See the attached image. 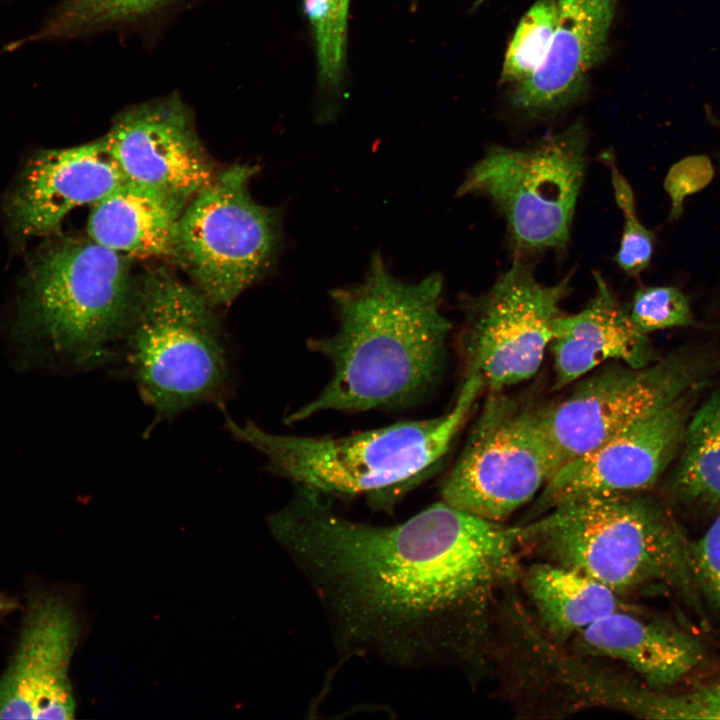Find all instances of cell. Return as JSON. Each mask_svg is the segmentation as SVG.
<instances>
[{
  "instance_id": "7c38bea8",
  "label": "cell",
  "mask_w": 720,
  "mask_h": 720,
  "mask_svg": "<svg viewBox=\"0 0 720 720\" xmlns=\"http://www.w3.org/2000/svg\"><path fill=\"white\" fill-rule=\"evenodd\" d=\"M571 274L552 285L539 282L522 258L478 296L462 300L459 336L464 377H479L488 391H504L539 370L562 314Z\"/></svg>"
},
{
  "instance_id": "7402d4cb",
  "label": "cell",
  "mask_w": 720,
  "mask_h": 720,
  "mask_svg": "<svg viewBox=\"0 0 720 720\" xmlns=\"http://www.w3.org/2000/svg\"><path fill=\"white\" fill-rule=\"evenodd\" d=\"M667 492L677 505L720 512V384L691 414Z\"/></svg>"
},
{
  "instance_id": "4dcf8cb0",
  "label": "cell",
  "mask_w": 720,
  "mask_h": 720,
  "mask_svg": "<svg viewBox=\"0 0 720 720\" xmlns=\"http://www.w3.org/2000/svg\"><path fill=\"white\" fill-rule=\"evenodd\" d=\"M16 607V603L8 598L0 596V614L11 611Z\"/></svg>"
},
{
  "instance_id": "ffe728a7",
  "label": "cell",
  "mask_w": 720,
  "mask_h": 720,
  "mask_svg": "<svg viewBox=\"0 0 720 720\" xmlns=\"http://www.w3.org/2000/svg\"><path fill=\"white\" fill-rule=\"evenodd\" d=\"M188 202L124 181L92 205L87 233L129 258L171 257Z\"/></svg>"
},
{
  "instance_id": "4fadbf2b",
  "label": "cell",
  "mask_w": 720,
  "mask_h": 720,
  "mask_svg": "<svg viewBox=\"0 0 720 720\" xmlns=\"http://www.w3.org/2000/svg\"><path fill=\"white\" fill-rule=\"evenodd\" d=\"M703 386L560 467L535 498L531 517L574 497L648 491L678 457Z\"/></svg>"
},
{
  "instance_id": "9a60e30c",
  "label": "cell",
  "mask_w": 720,
  "mask_h": 720,
  "mask_svg": "<svg viewBox=\"0 0 720 720\" xmlns=\"http://www.w3.org/2000/svg\"><path fill=\"white\" fill-rule=\"evenodd\" d=\"M80 622L63 594L29 593L15 652L0 677V719H71L75 699L68 670Z\"/></svg>"
},
{
  "instance_id": "44dd1931",
  "label": "cell",
  "mask_w": 720,
  "mask_h": 720,
  "mask_svg": "<svg viewBox=\"0 0 720 720\" xmlns=\"http://www.w3.org/2000/svg\"><path fill=\"white\" fill-rule=\"evenodd\" d=\"M520 580L536 611L534 619L559 645L605 616L631 609L601 582L546 560L523 568Z\"/></svg>"
},
{
  "instance_id": "ac0fdd59",
  "label": "cell",
  "mask_w": 720,
  "mask_h": 720,
  "mask_svg": "<svg viewBox=\"0 0 720 720\" xmlns=\"http://www.w3.org/2000/svg\"><path fill=\"white\" fill-rule=\"evenodd\" d=\"M557 4V24L546 56L514 92V104L527 112L567 105L606 50L615 0H557Z\"/></svg>"
},
{
  "instance_id": "6da1fadb",
  "label": "cell",
  "mask_w": 720,
  "mask_h": 720,
  "mask_svg": "<svg viewBox=\"0 0 720 720\" xmlns=\"http://www.w3.org/2000/svg\"><path fill=\"white\" fill-rule=\"evenodd\" d=\"M318 596L337 648L391 667L484 672L496 610L520 579V528L444 501L394 525L348 519L296 486L268 519Z\"/></svg>"
},
{
  "instance_id": "5b68a950",
  "label": "cell",
  "mask_w": 720,
  "mask_h": 720,
  "mask_svg": "<svg viewBox=\"0 0 720 720\" xmlns=\"http://www.w3.org/2000/svg\"><path fill=\"white\" fill-rule=\"evenodd\" d=\"M130 259L89 236L50 238L28 262L13 337L41 359L80 368L105 363L132 311Z\"/></svg>"
},
{
  "instance_id": "8992f818",
  "label": "cell",
  "mask_w": 720,
  "mask_h": 720,
  "mask_svg": "<svg viewBox=\"0 0 720 720\" xmlns=\"http://www.w3.org/2000/svg\"><path fill=\"white\" fill-rule=\"evenodd\" d=\"M212 307L164 267L135 282L121 350L143 400L160 418L221 400L229 389L230 355Z\"/></svg>"
},
{
  "instance_id": "277c9868",
  "label": "cell",
  "mask_w": 720,
  "mask_h": 720,
  "mask_svg": "<svg viewBox=\"0 0 720 720\" xmlns=\"http://www.w3.org/2000/svg\"><path fill=\"white\" fill-rule=\"evenodd\" d=\"M519 527L524 551L587 575L621 597L662 585L701 608L690 541L648 491L574 497Z\"/></svg>"
},
{
  "instance_id": "f1b7e54d",
  "label": "cell",
  "mask_w": 720,
  "mask_h": 720,
  "mask_svg": "<svg viewBox=\"0 0 720 720\" xmlns=\"http://www.w3.org/2000/svg\"><path fill=\"white\" fill-rule=\"evenodd\" d=\"M689 549L700 598L720 614V512L701 537L690 541Z\"/></svg>"
},
{
  "instance_id": "e0dca14e",
  "label": "cell",
  "mask_w": 720,
  "mask_h": 720,
  "mask_svg": "<svg viewBox=\"0 0 720 720\" xmlns=\"http://www.w3.org/2000/svg\"><path fill=\"white\" fill-rule=\"evenodd\" d=\"M595 292L578 313L561 314L553 322L549 349L553 355L554 389L575 383L609 362L642 367L656 360L646 334L634 325L598 271Z\"/></svg>"
},
{
  "instance_id": "d6986e66",
  "label": "cell",
  "mask_w": 720,
  "mask_h": 720,
  "mask_svg": "<svg viewBox=\"0 0 720 720\" xmlns=\"http://www.w3.org/2000/svg\"><path fill=\"white\" fill-rule=\"evenodd\" d=\"M571 641L572 651L621 662L656 690L684 680L706 657L704 646L691 634L633 609L605 616Z\"/></svg>"
},
{
  "instance_id": "2e32d148",
  "label": "cell",
  "mask_w": 720,
  "mask_h": 720,
  "mask_svg": "<svg viewBox=\"0 0 720 720\" xmlns=\"http://www.w3.org/2000/svg\"><path fill=\"white\" fill-rule=\"evenodd\" d=\"M103 139L42 150L29 158L4 205L16 242L53 232L73 209L93 205L124 182Z\"/></svg>"
},
{
  "instance_id": "3957f363",
  "label": "cell",
  "mask_w": 720,
  "mask_h": 720,
  "mask_svg": "<svg viewBox=\"0 0 720 720\" xmlns=\"http://www.w3.org/2000/svg\"><path fill=\"white\" fill-rule=\"evenodd\" d=\"M484 390L479 377L467 376L443 415L342 437L274 434L228 416L225 427L265 457L267 471L329 497L360 496L391 510L436 470Z\"/></svg>"
},
{
  "instance_id": "ba28073f",
  "label": "cell",
  "mask_w": 720,
  "mask_h": 720,
  "mask_svg": "<svg viewBox=\"0 0 720 720\" xmlns=\"http://www.w3.org/2000/svg\"><path fill=\"white\" fill-rule=\"evenodd\" d=\"M256 166L217 171L186 204L171 258L212 306H228L275 264L280 214L258 203L249 185Z\"/></svg>"
},
{
  "instance_id": "83f0119b",
  "label": "cell",
  "mask_w": 720,
  "mask_h": 720,
  "mask_svg": "<svg viewBox=\"0 0 720 720\" xmlns=\"http://www.w3.org/2000/svg\"><path fill=\"white\" fill-rule=\"evenodd\" d=\"M647 718L720 719V675L679 694L653 689Z\"/></svg>"
},
{
  "instance_id": "8fae6325",
  "label": "cell",
  "mask_w": 720,
  "mask_h": 720,
  "mask_svg": "<svg viewBox=\"0 0 720 720\" xmlns=\"http://www.w3.org/2000/svg\"><path fill=\"white\" fill-rule=\"evenodd\" d=\"M496 620L490 658L521 711L560 717L601 707L639 715L643 682L568 652L512 597L501 605Z\"/></svg>"
},
{
  "instance_id": "d4e9b609",
  "label": "cell",
  "mask_w": 720,
  "mask_h": 720,
  "mask_svg": "<svg viewBox=\"0 0 720 720\" xmlns=\"http://www.w3.org/2000/svg\"><path fill=\"white\" fill-rule=\"evenodd\" d=\"M303 10L312 28L320 91L335 96L345 66L348 18L333 0H303Z\"/></svg>"
},
{
  "instance_id": "cb8c5ba5",
  "label": "cell",
  "mask_w": 720,
  "mask_h": 720,
  "mask_svg": "<svg viewBox=\"0 0 720 720\" xmlns=\"http://www.w3.org/2000/svg\"><path fill=\"white\" fill-rule=\"evenodd\" d=\"M557 17L556 0H537L524 14L505 54L503 82L517 85L540 66L550 46Z\"/></svg>"
},
{
  "instance_id": "4316f807",
  "label": "cell",
  "mask_w": 720,
  "mask_h": 720,
  "mask_svg": "<svg viewBox=\"0 0 720 720\" xmlns=\"http://www.w3.org/2000/svg\"><path fill=\"white\" fill-rule=\"evenodd\" d=\"M628 311L634 325L646 335L658 330L695 324L687 297L672 286H647L638 289Z\"/></svg>"
},
{
  "instance_id": "484cf974",
  "label": "cell",
  "mask_w": 720,
  "mask_h": 720,
  "mask_svg": "<svg viewBox=\"0 0 720 720\" xmlns=\"http://www.w3.org/2000/svg\"><path fill=\"white\" fill-rule=\"evenodd\" d=\"M601 160L610 170L613 194L624 219L615 261L625 273L635 276L645 270L651 261L654 237L638 219L633 190L619 171L614 156L604 152Z\"/></svg>"
},
{
  "instance_id": "52a82bcc",
  "label": "cell",
  "mask_w": 720,
  "mask_h": 720,
  "mask_svg": "<svg viewBox=\"0 0 720 720\" xmlns=\"http://www.w3.org/2000/svg\"><path fill=\"white\" fill-rule=\"evenodd\" d=\"M581 123L523 148L492 146L467 172L457 196L487 198L504 217L517 258L565 250L587 166Z\"/></svg>"
},
{
  "instance_id": "7a4b0ae2",
  "label": "cell",
  "mask_w": 720,
  "mask_h": 720,
  "mask_svg": "<svg viewBox=\"0 0 720 720\" xmlns=\"http://www.w3.org/2000/svg\"><path fill=\"white\" fill-rule=\"evenodd\" d=\"M442 291L441 275L408 283L391 275L378 254L362 282L331 291L338 329L307 346L329 360L332 375L288 422L324 411L404 407L431 392L444 371L451 330Z\"/></svg>"
},
{
  "instance_id": "5bb4252c",
  "label": "cell",
  "mask_w": 720,
  "mask_h": 720,
  "mask_svg": "<svg viewBox=\"0 0 720 720\" xmlns=\"http://www.w3.org/2000/svg\"><path fill=\"white\" fill-rule=\"evenodd\" d=\"M102 139L125 181L186 202L217 173L176 94L126 108Z\"/></svg>"
},
{
  "instance_id": "f546056e",
  "label": "cell",
  "mask_w": 720,
  "mask_h": 720,
  "mask_svg": "<svg viewBox=\"0 0 720 720\" xmlns=\"http://www.w3.org/2000/svg\"><path fill=\"white\" fill-rule=\"evenodd\" d=\"M711 177V164L703 156L684 159L670 169L664 186L672 200V217L680 214L684 198L705 186Z\"/></svg>"
},
{
  "instance_id": "30bf717a",
  "label": "cell",
  "mask_w": 720,
  "mask_h": 720,
  "mask_svg": "<svg viewBox=\"0 0 720 720\" xmlns=\"http://www.w3.org/2000/svg\"><path fill=\"white\" fill-rule=\"evenodd\" d=\"M557 471L540 406L489 391L465 446L444 478L445 503L503 522L541 492Z\"/></svg>"
},
{
  "instance_id": "9c48e42d",
  "label": "cell",
  "mask_w": 720,
  "mask_h": 720,
  "mask_svg": "<svg viewBox=\"0 0 720 720\" xmlns=\"http://www.w3.org/2000/svg\"><path fill=\"white\" fill-rule=\"evenodd\" d=\"M720 358L681 348L634 367L609 362L575 382L566 397L540 406V419L557 470L618 432L705 385ZM555 474V473H554Z\"/></svg>"
},
{
  "instance_id": "603a6c76",
  "label": "cell",
  "mask_w": 720,
  "mask_h": 720,
  "mask_svg": "<svg viewBox=\"0 0 720 720\" xmlns=\"http://www.w3.org/2000/svg\"><path fill=\"white\" fill-rule=\"evenodd\" d=\"M176 0H62L33 35L13 42L12 50L27 42H57L93 33L142 26L152 22Z\"/></svg>"
}]
</instances>
